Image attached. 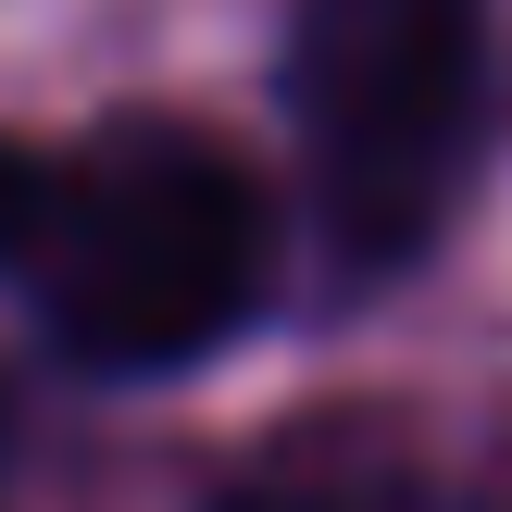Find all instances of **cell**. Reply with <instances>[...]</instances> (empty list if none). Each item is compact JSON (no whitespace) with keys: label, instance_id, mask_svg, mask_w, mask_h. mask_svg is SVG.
I'll list each match as a JSON object with an SVG mask.
<instances>
[{"label":"cell","instance_id":"1","mask_svg":"<svg viewBox=\"0 0 512 512\" xmlns=\"http://www.w3.org/2000/svg\"><path fill=\"white\" fill-rule=\"evenodd\" d=\"M13 275L63 363L188 375L263 300V200L250 163L188 113H113L75 150H38Z\"/></svg>","mask_w":512,"mask_h":512},{"label":"cell","instance_id":"2","mask_svg":"<svg viewBox=\"0 0 512 512\" xmlns=\"http://www.w3.org/2000/svg\"><path fill=\"white\" fill-rule=\"evenodd\" d=\"M288 113L350 275H400L450 225L488 113V0H300Z\"/></svg>","mask_w":512,"mask_h":512},{"label":"cell","instance_id":"3","mask_svg":"<svg viewBox=\"0 0 512 512\" xmlns=\"http://www.w3.org/2000/svg\"><path fill=\"white\" fill-rule=\"evenodd\" d=\"M213 512H463V500H450L425 463H400V450L338 438V450H275V463L238 475Z\"/></svg>","mask_w":512,"mask_h":512},{"label":"cell","instance_id":"4","mask_svg":"<svg viewBox=\"0 0 512 512\" xmlns=\"http://www.w3.org/2000/svg\"><path fill=\"white\" fill-rule=\"evenodd\" d=\"M25 188H38V150L0 138V263H13V225H25Z\"/></svg>","mask_w":512,"mask_h":512}]
</instances>
